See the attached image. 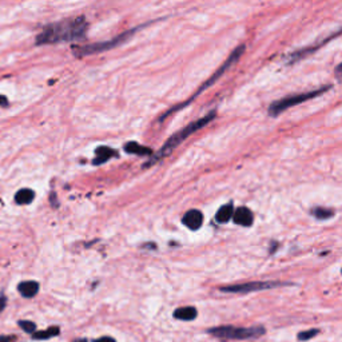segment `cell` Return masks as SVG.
I'll return each mask as SVG.
<instances>
[{
    "mask_svg": "<svg viewBox=\"0 0 342 342\" xmlns=\"http://www.w3.org/2000/svg\"><path fill=\"white\" fill-rule=\"evenodd\" d=\"M312 214H313L317 220H329L331 216L334 215V211L330 209H326V207H314L312 210Z\"/></svg>",
    "mask_w": 342,
    "mask_h": 342,
    "instance_id": "18",
    "label": "cell"
},
{
    "mask_svg": "<svg viewBox=\"0 0 342 342\" xmlns=\"http://www.w3.org/2000/svg\"><path fill=\"white\" fill-rule=\"evenodd\" d=\"M215 115H216V111H211L210 114L203 116V118H199V119H197V120H194V122H191L190 125L183 127V129H182L180 131H178L177 134H174L173 137H170L169 139H167V142H166L162 147H161V150H159L158 152H155V155L151 158V161H150L148 163H146L144 167H148V166L154 165V163L159 162L162 158H165V157L171 154L173 150H175L179 144L183 143V142L186 141L189 137H190V135H193L194 133L201 130L202 127H205L207 123L214 120Z\"/></svg>",
    "mask_w": 342,
    "mask_h": 342,
    "instance_id": "2",
    "label": "cell"
},
{
    "mask_svg": "<svg viewBox=\"0 0 342 342\" xmlns=\"http://www.w3.org/2000/svg\"><path fill=\"white\" fill-rule=\"evenodd\" d=\"M6 305H7V298L6 297H0V314L3 313V310L6 309Z\"/></svg>",
    "mask_w": 342,
    "mask_h": 342,
    "instance_id": "21",
    "label": "cell"
},
{
    "mask_svg": "<svg viewBox=\"0 0 342 342\" xmlns=\"http://www.w3.org/2000/svg\"><path fill=\"white\" fill-rule=\"evenodd\" d=\"M18 290L24 298H33L39 292V284L35 281L20 282L18 285Z\"/></svg>",
    "mask_w": 342,
    "mask_h": 342,
    "instance_id": "11",
    "label": "cell"
},
{
    "mask_svg": "<svg viewBox=\"0 0 342 342\" xmlns=\"http://www.w3.org/2000/svg\"><path fill=\"white\" fill-rule=\"evenodd\" d=\"M174 318L180 321H194L198 316V310L194 306H183L174 310Z\"/></svg>",
    "mask_w": 342,
    "mask_h": 342,
    "instance_id": "12",
    "label": "cell"
},
{
    "mask_svg": "<svg viewBox=\"0 0 342 342\" xmlns=\"http://www.w3.org/2000/svg\"><path fill=\"white\" fill-rule=\"evenodd\" d=\"M18 324L19 326H20V329L24 330L25 333H31V334H34L36 331V325L34 324L33 321H19Z\"/></svg>",
    "mask_w": 342,
    "mask_h": 342,
    "instance_id": "20",
    "label": "cell"
},
{
    "mask_svg": "<svg viewBox=\"0 0 342 342\" xmlns=\"http://www.w3.org/2000/svg\"><path fill=\"white\" fill-rule=\"evenodd\" d=\"M341 273H342V270H341Z\"/></svg>",
    "mask_w": 342,
    "mask_h": 342,
    "instance_id": "27",
    "label": "cell"
},
{
    "mask_svg": "<svg viewBox=\"0 0 342 342\" xmlns=\"http://www.w3.org/2000/svg\"><path fill=\"white\" fill-rule=\"evenodd\" d=\"M137 29L138 28H134V29H131V31H127V33L122 34V35L116 36L115 39L107 40V42H101V43L87 44V46L75 47L74 48V52H75L76 56H86V55H94V54H98V52H103V51L111 50V48L125 43L127 39H130L131 36L135 34Z\"/></svg>",
    "mask_w": 342,
    "mask_h": 342,
    "instance_id": "6",
    "label": "cell"
},
{
    "mask_svg": "<svg viewBox=\"0 0 342 342\" xmlns=\"http://www.w3.org/2000/svg\"><path fill=\"white\" fill-rule=\"evenodd\" d=\"M335 76L342 82V63H339V65L335 67Z\"/></svg>",
    "mask_w": 342,
    "mask_h": 342,
    "instance_id": "23",
    "label": "cell"
},
{
    "mask_svg": "<svg viewBox=\"0 0 342 342\" xmlns=\"http://www.w3.org/2000/svg\"><path fill=\"white\" fill-rule=\"evenodd\" d=\"M95 154H97V158L94 159V165H102V163L107 162L112 157H116L118 152L110 147H98L95 150Z\"/></svg>",
    "mask_w": 342,
    "mask_h": 342,
    "instance_id": "13",
    "label": "cell"
},
{
    "mask_svg": "<svg viewBox=\"0 0 342 342\" xmlns=\"http://www.w3.org/2000/svg\"><path fill=\"white\" fill-rule=\"evenodd\" d=\"M286 284L282 282H273V281H254L246 282V284H237L230 285V286H224L220 290L224 293H235V294H246V293L261 292V290H269V289L279 288Z\"/></svg>",
    "mask_w": 342,
    "mask_h": 342,
    "instance_id": "7",
    "label": "cell"
},
{
    "mask_svg": "<svg viewBox=\"0 0 342 342\" xmlns=\"http://www.w3.org/2000/svg\"><path fill=\"white\" fill-rule=\"evenodd\" d=\"M8 105V99L4 95H0V107H4V106Z\"/></svg>",
    "mask_w": 342,
    "mask_h": 342,
    "instance_id": "25",
    "label": "cell"
},
{
    "mask_svg": "<svg viewBox=\"0 0 342 342\" xmlns=\"http://www.w3.org/2000/svg\"><path fill=\"white\" fill-rule=\"evenodd\" d=\"M182 224L190 230H198L203 224V214L199 210H189L182 218Z\"/></svg>",
    "mask_w": 342,
    "mask_h": 342,
    "instance_id": "9",
    "label": "cell"
},
{
    "mask_svg": "<svg viewBox=\"0 0 342 342\" xmlns=\"http://www.w3.org/2000/svg\"><path fill=\"white\" fill-rule=\"evenodd\" d=\"M35 198V193L29 189H22L15 194V202L18 205H28Z\"/></svg>",
    "mask_w": 342,
    "mask_h": 342,
    "instance_id": "16",
    "label": "cell"
},
{
    "mask_svg": "<svg viewBox=\"0 0 342 342\" xmlns=\"http://www.w3.org/2000/svg\"><path fill=\"white\" fill-rule=\"evenodd\" d=\"M318 333H320L318 329H309V330L299 331L298 335H297V338H298V341H309V339L314 338Z\"/></svg>",
    "mask_w": 342,
    "mask_h": 342,
    "instance_id": "19",
    "label": "cell"
},
{
    "mask_svg": "<svg viewBox=\"0 0 342 342\" xmlns=\"http://www.w3.org/2000/svg\"><path fill=\"white\" fill-rule=\"evenodd\" d=\"M207 333L221 339H250L262 337L266 330L263 326H252V328H237L233 325L215 326L209 329Z\"/></svg>",
    "mask_w": 342,
    "mask_h": 342,
    "instance_id": "4",
    "label": "cell"
},
{
    "mask_svg": "<svg viewBox=\"0 0 342 342\" xmlns=\"http://www.w3.org/2000/svg\"><path fill=\"white\" fill-rule=\"evenodd\" d=\"M125 151L129 152V154H135V155H151L152 150L148 147H144L141 146L137 142H129V143L125 144Z\"/></svg>",
    "mask_w": 342,
    "mask_h": 342,
    "instance_id": "15",
    "label": "cell"
},
{
    "mask_svg": "<svg viewBox=\"0 0 342 342\" xmlns=\"http://www.w3.org/2000/svg\"><path fill=\"white\" fill-rule=\"evenodd\" d=\"M331 88L330 84L328 86L321 87V88H317V90L309 91V92H302V94H297V95H290V97L282 98L279 101L273 102L269 107V115L271 116H277L279 115L281 112L286 111L290 107H294L297 105H301L303 102H307L310 99H314V98L320 97L321 94H324L326 91H329Z\"/></svg>",
    "mask_w": 342,
    "mask_h": 342,
    "instance_id": "5",
    "label": "cell"
},
{
    "mask_svg": "<svg viewBox=\"0 0 342 342\" xmlns=\"http://www.w3.org/2000/svg\"><path fill=\"white\" fill-rule=\"evenodd\" d=\"M88 29L86 18L78 16L48 25L38 35L36 44H52L59 42H74L83 39Z\"/></svg>",
    "mask_w": 342,
    "mask_h": 342,
    "instance_id": "1",
    "label": "cell"
},
{
    "mask_svg": "<svg viewBox=\"0 0 342 342\" xmlns=\"http://www.w3.org/2000/svg\"><path fill=\"white\" fill-rule=\"evenodd\" d=\"M60 333V329L58 326H51V328L46 329V330L42 331H35L33 334L34 339H50L52 337H56V335Z\"/></svg>",
    "mask_w": 342,
    "mask_h": 342,
    "instance_id": "17",
    "label": "cell"
},
{
    "mask_svg": "<svg viewBox=\"0 0 342 342\" xmlns=\"http://www.w3.org/2000/svg\"><path fill=\"white\" fill-rule=\"evenodd\" d=\"M245 48H246V46H245V44H241V46H238V47L235 48V50L233 51V52H231V54H230V56H229V58H227L226 60H225V63H224V65L221 66L220 69L216 70V71L214 72V74H212L211 76H210V79H207V80H206V82L203 83V84H202L201 87H199V88H198V91H197V92H195V94L193 95V97H191L190 99H189V101L183 102V103H180V105L175 106V107H173V108H171V110H169V111H167V112H165V114H163V115L161 116V119H159V120H163V119H166V118H167V116H169L170 114H173V112L178 111V110H180V108L186 107V106H188L189 103H191V102L194 101L195 98L198 97V95L201 94V92H203V91H205L206 88H209V87H211L212 84H214V83L216 82V80L220 79L221 76L224 75L225 72H226V70H229V69H230L231 66L234 65L235 61H237L238 59L241 58V56H242V54H243V52H245Z\"/></svg>",
    "mask_w": 342,
    "mask_h": 342,
    "instance_id": "3",
    "label": "cell"
},
{
    "mask_svg": "<svg viewBox=\"0 0 342 342\" xmlns=\"http://www.w3.org/2000/svg\"><path fill=\"white\" fill-rule=\"evenodd\" d=\"M14 338L11 335H0V342H12Z\"/></svg>",
    "mask_w": 342,
    "mask_h": 342,
    "instance_id": "24",
    "label": "cell"
},
{
    "mask_svg": "<svg viewBox=\"0 0 342 342\" xmlns=\"http://www.w3.org/2000/svg\"><path fill=\"white\" fill-rule=\"evenodd\" d=\"M94 342H116V341L114 338H112V337H108V335H105V337H101V338L95 339Z\"/></svg>",
    "mask_w": 342,
    "mask_h": 342,
    "instance_id": "22",
    "label": "cell"
},
{
    "mask_svg": "<svg viewBox=\"0 0 342 342\" xmlns=\"http://www.w3.org/2000/svg\"><path fill=\"white\" fill-rule=\"evenodd\" d=\"M233 221L235 224L239 225V226H252L253 221H254V215L253 212L247 209V207H238L237 210H234V214H233Z\"/></svg>",
    "mask_w": 342,
    "mask_h": 342,
    "instance_id": "10",
    "label": "cell"
},
{
    "mask_svg": "<svg viewBox=\"0 0 342 342\" xmlns=\"http://www.w3.org/2000/svg\"><path fill=\"white\" fill-rule=\"evenodd\" d=\"M342 34V28L338 29V31H335L334 34H331L330 36H328L326 39H324L322 42H320V44H314V46H312V47H307V48H303V50H299V51H295V52H293V54H290V56H289V63H294V61L299 60V59H303L305 56H307V55L313 54L314 51L318 50L320 47H322V46H325V44L328 43L329 40H331L333 38H335V36H339Z\"/></svg>",
    "mask_w": 342,
    "mask_h": 342,
    "instance_id": "8",
    "label": "cell"
},
{
    "mask_svg": "<svg viewBox=\"0 0 342 342\" xmlns=\"http://www.w3.org/2000/svg\"><path fill=\"white\" fill-rule=\"evenodd\" d=\"M233 214H234V206L233 203H226L221 207L218 211H216L215 220L220 222V224H226L230 221V218H233Z\"/></svg>",
    "mask_w": 342,
    "mask_h": 342,
    "instance_id": "14",
    "label": "cell"
},
{
    "mask_svg": "<svg viewBox=\"0 0 342 342\" xmlns=\"http://www.w3.org/2000/svg\"><path fill=\"white\" fill-rule=\"evenodd\" d=\"M75 342H87V339H84V338H80V339H76Z\"/></svg>",
    "mask_w": 342,
    "mask_h": 342,
    "instance_id": "26",
    "label": "cell"
}]
</instances>
